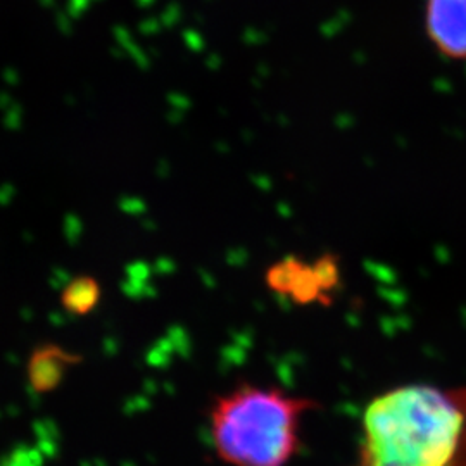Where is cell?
Returning a JSON list of instances; mask_svg holds the SVG:
<instances>
[{"instance_id": "cell-1", "label": "cell", "mask_w": 466, "mask_h": 466, "mask_svg": "<svg viewBox=\"0 0 466 466\" xmlns=\"http://www.w3.org/2000/svg\"><path fill=\"white\" fill-rule=\"evenodd\" d=\"M350 466H466V387L410 383L377 396Z\"/></svg>"}, {"instance_id": "cell-2", "label": "cell", "mask_w": 466, "mask_h": 466, "mask_svg": "<svg viewBox=\"0 0 466 466\" xmlns=\"http://www.w3.org/2000/svg\"><path fill=\"white\" fill-rule=\"evenodd\" d=\"M318 402L279 387L240 383L211 408V439L230 466H287L300 450L302 417Z\"/></svg>"}, {"instance_id": "cell-3", "label": "cell", "mask_w": 466, "mask_h": 466, "mask_svg": "<svg viewBox=\"0 0 466 466\" xmlns=\"http://www.w3.org/2000/svg\"><path fill=\"white\" fill-rule=\"evenodd\" d=\"M425 30L444 57L466 59V0H427Z\"/></svg>"}, {"instance_id": "cell-4", "label": "cell", "mask_w": 466, "mask_h": 466, "mask_svg": "<svg viewBox=\"0 0 466 466\" xmlns=\"http://www.w3.org/2000/svg\"><path fill=\"white\" fill-rule=\"evenodd\" d=\"M80 363V358L73 352L57 346L44 344L36 348L28 363V377L35 390L46 392L57 387L66 375L67 370Z\"/></svg>"}, {"instance_id": "cell-5", "label": "cell", "mask_w": 466, "mask_h": 466, "mask_svg": "<svg viewBox=\"0 0 466 466\" xmlns=\"http://www.w3.org/2000/svg\"><path fill=\"white\" fill-rule=\"evenodd\" d=\"M102 299L100 282L92 275H76L61 290V306L73 317H86L97 309Z\"/></svg>"}]
</instances>
